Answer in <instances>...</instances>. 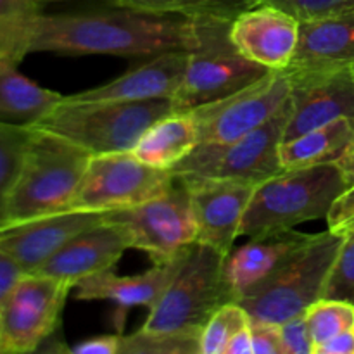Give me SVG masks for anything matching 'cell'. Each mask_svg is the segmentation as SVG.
<instances>
[{
	"instance_id": "7a4b0ae2",
	"label": "cell",
	"mask_w": 354,
	"mask_h": 354,
	"mask_svg": "<svg viewBox=\"0 0 354 354\" xmlns=\"http://www.w3.org/2000/svg\"><path fill=\"white\" fill-rule=\"evenodd\" d=\"M92 156V152L61 135L33 128L21 168L7 196L3 223L71 209Z\"/></svg>"
},
{
	"instance_id": "8d00e7d4",
	"label": "cell",
	"mask_w": 354,
	"mask_h": 354,
	"mask_svg": "<svg viewBox=\"0 0 354 354\" xmlns=\"http://www.w3.org/2000/svg\"><path fill=\"white\" fill-rule=\"evenodd\" d=\"M315 354H354V328H349L325 344L318 346Z\"/></svg>"
},
{
	"instance_id": "836d02e7",
	"label": "cell",
	"mask_w": 354,
	"mask_h": 354,
	"mask_svg": "<svg viewBox=\"0 0 354 354\" xmlns=\"http://www.w3.org/2000/svg\"><path fill=\"white\" fill-rule=\"evenodd\" d=\"M251 334L252 354H282L280 325L251 318Z\"/></svg>"
},
{
	"instance_id": "8992f818",
	"label": "cell",
	"mask_w": 354,
	"mask_h": 354,
	"mask_svg": "<svg viewBox=\"0 0 354 354\" xmlns=\"http://www.w3.org/2000/svg\"><path fill=\"white\" fill-rule=\"evenodd\" d=\"M344 235L325 230L310 241L280 268L261 289L242 299V306L252 320L283 324L322 299L330 266L337 256Z\"/></svg>"
},
{
	"instance_id": "484cf974",
	"label": "cell",
	"mask_w": 354,
	"mask_h": 354,
	"mask_svg": "<svg viewBox=\"0 0 354 354\" xmlns=\"http://www.w3.org/2000/svg\"><path fill=\"white\" fill-rule=\"evenodd\" d=\"M41 16L38 0H0V57L21 62Z\"/></svg>"
},
{
	"instance_id": "74e56055",
	"label": "cell",
	"mask_w": 354,
	"mask_h": 354,
	"mask_svg": "<svg viewBox=\"0 0 354 354\" xmlns=\"http://www.w3.org/2000/svg\"><path fill=\"white\" fill-rule=\"evenodd\" d=\"M225 354H252L251 322L232 337V341L228 342L227 346V353Z\"/></svg>"
},
{
	"instance_id": "1f68e13d",
	"label": "cell",
	"mask_w": 354,
	"mask_h": 354,
	"mask_svg": "<svg viewBox=\"0 0 354 354\" xmlns=\"http://www.w3.org/2000/svg\"><path fill=\"white\" fill-rule=\"evenodd\" d=\"M258 3L277 7L301 23H310V21L354 10V0H258Z\"/></svg>"
},
{
	"instance_id": "ab89813d",
	"label": "cell",
	"mask_w": 354,
	"mask_h": 354,
	"mask_svg": "<svg viewBox=\"0 0 354 354\" xmlns=\"http://www.w3.org/2000/svg\"><path fill=\"white\" fill-rule=\"evenodd\" d=\"M348 232H354V223H351V225H349V227H348V228H346V230H344V232H342V235H344V234H348Z\"/></svg>"
},
{
	"instance_id": "f1b7e54d",
	"label": "cell",
	"mask_w": 354,
	"mask_h": 354,
	"mask_svg": "<svg viewBox=\"0 0 354 354\" xmlns=\"http://www.w3.org/2000/svg\"><path fill=\"white\" fill-rule=\"evenodd\" d=\"M313 354L318 346L325 344L335 335L354 328V304L337 299H318L306 310Z\"/></svg>"
},
{
	"instance_id": "5b68a950",
	"label": "cell",
	"mask_w": 354,
	"mask_h": 354,
	"mask_svg": "<svg viewBox=\"0 0 354 354\" xmlns=\"http://www.w3.org/2000/svg\"><path fill=\"white\" fill-rule=\"evenodd\" d=\"M223 261L220 251L194 242L142 328L149 332L203 330L218 308L234 303L225 286Z\"/></svg>"
},
{
	"instance_id": "60d3db41",
	"label": "cell",
	"mask_w": 354,
	"mask_h": 354,
	"mask_svg": "<svg viewBox=\"0 0 354 354\" xmlns=\"http://www.w3.org/2000/svg\"><path fill=\"white\" fill-rule=\"evenodd\" d=\"M353 73H354V66H353Z\"/></svg>"
},
{
	"instance_id": "44dd1931",
	"label": "cell",
	"mask_w": 354,
	"mask_h": 354,
	"mask_svg": "<svg viewBox=\"0 0 354 354\" xmlns=\"http://www.w3.org/2000/svg\"><path fill=\"white\" fill-rule=\"evenodd\" d=\"M354 10L301 23L299 44L289 68H353Z\"/></svg>"
},
{
	"instance_id": "52a82bcc",
	"label": "cell",
	"mask_w": 354,
	"mask_h": 354,
	"mask_svg": "<svg viewBox=\"0 0 354 354\" xmlns=\"http://www.w3.org/2000/svg\"><path fill=\"white\" fill-rule=\"evenodd\" d=\"M230 24L232 21L199 19V45L189 52L185 76L171 99L173 113H185L230 95L272 71L237 50Z\"/></svg>"
},
{
	"instance_id": "d6a6232c",
	"label": "cell",
	"mask_w": 354,
	"mask_h": 354,
	"mask_svg": "<svg viewBox=\"0 0 354 354\" xmlns=\"http://www.w3.org/2000/svg\"><path fill=\"white\" fill-rule=\"evenodd\" d=\"M280 339L282 354H313V341L304 313L280 324Z\"/></svg>"
},
{
	"instance_id": "4316f807",
	"label": "cell",
	"mask_w": 354,
	"mask_h": 354,
	"mask_svg": "<svg viewBox=\"0 0 354 354\" xmlns=\"http://www.w3.org/2000/svg\"><path fill=\"white\" fill-rule=\"evenodd\" d=\"M120 354H201V330L149 332L121 335Z\"/></svg>"
},
{
	"instance_id": "d4e9b609",
	"label": "cell",
	"mask_w": 354,
	"mask_h": 354,
	"mask_svg": "<svg viewBox=\"0 0 354 354\" xmlns=\"http://www.w3.org/2000/svg\"><path fill=\"white\" fill-rule=\"evenodd\" d=\"M113 6L131 7L156 14H175L189 19L234 21L244 10L259 6L258 0H107Z\"/></svg>"
},
{
	"instance_id": "2e32d148",
	"label": "cell",
	"mask_w": 354,
	"mask_h": 354,
	"mask_svg": "<svg viewBox=\"0 0 354 354\" xmlns=\"http://www.w3.org/2000/svg\"><path fill=\"white\" fill-rule=\"evenodd\" d=\"M313 234L294 228L249 237L248 244L234 248L223 261V279L234 303H241L261 289Z\"/></svg>"
},
{
	"instance_id": "cb8c5ba5",
	"label": "cell",
	"mask_w": 354,
	"mask_h": 354,
	"mask_svg": "<svg viewBox=\"0 0 354 354\" xmlns=\"http://www.w3.org/2000/svg\"><path fill=\"white\" fill-rule=\"evenodd\" d=\"M354 142V120L341 118L296 138L282 142L280 161L283 169L334 165Z\"/></svg>"
},
{
	"instance_id": "ac0fdd59",
	"label": "cell",
	"mask_w": 354,
	"mask_h": 354,
	"mask_svg": "<svg viewBox=\"0 0 354 354\" xmlns=\"http://www.w3.org/2000/svg\"><path fill=\"white\" fill-rule=\"evenodd\" d=\"M130 248L127 230L107 216L106 221L66 242L35 273L66 280L76 287L86 277L114 268Z\"/></svg>"
},
{
	"instance_id": "4fadbf2b",
	"label": "cell",
	"mask_w": 354,
	"mask_h": 354,
	"mask_svg": "<svg viewBox=\"0 0 354 354\" xmlns=\"http://www.w3.org/2000/svg\"><path fill=\"white\" fill-rule=\"evenodd\" d=\"M290 116L283 142L341 118L354 120L353 68H287Z\"/></svg>"
},
{
	"instance_id": "83f0119b",
	"label": "cell",
	"mask_w": 354,
	"mask_h": 354,
	"mask_svg": "<svg viewBox=\"0 0 354 354\" xmlns=\"http://www.w3.org/2000/svg\"><path fill=\"white\" fill-rule=\"evenodd\" d=\"M31 133L33 128L30 124L0 121V225L3 223L7 196L21 168Z\"/></svg>"
},
{
	"instance_id": "5bb4252c",
	"label": "cell",
	"mask_w": 354,
	"mask_h": 354,
	"mask_svg": "<svg viewBox=\"0 0 354 354\" xmlns=\"http://www.w3.org/2000/svg\"><path fill=\"white\" fill-rule=\"evenodd\" d=\"M189 189L196 214L197 242L220 251L223 256L234 249L248 204L256 185L241 180L209 176H178Z\"/></svg>"
},
{
	"instance_id": "d6986e66",
	"label": "cell",
	"mask_w": 354,
	"mask_h": 354,
	"mask_svg": "<svg viewBox=\"0 0 354 354\" xmlns=\"http://www.w3.org/2000/svg\"><path fill=\"white\" fill-rule=\"evenodd\" d=\"M189 50H171L149 57L106 85L68 95L71 102H138L175 97L185 76Z\"/></svg>"
},
{
	"instance_id": "e0dca14e",
	"label": "cell",
	"mask_w": 354,
	"mask_h": 354,
	"mask_svg": "<svg viewBox=\"0 0 354 354\" xmlns=\"http://www.w3.org/2000/svg\"><path fill=\"white\" fill-rule=\"evenodd\" d=\"M301 21L273 6H256L230 24V38L249 61L272 71L287 69L299 44Z\"/></svg>"
},
{
	"instance_id": "8fae6325",
	"label": "cell",
	"mask_w": 354,
	"mask_h": 354,
	"mask_svg": "<svg viewBox=\"0 0 354 354\" xmlns=\"http://www.w3.org/2000/svg\"><path fill=\"white\" fill-rule=\"evenodd\" d=\"M75 286L24 273L0 306V354L35 353L54 334Z\"/></svg>"
},
{
	"instance_id": "3957f363",
	"label": "cell",
	"mask_w": 354,
	"mask_h": 354,
	"mask_svg": "<svg viewBox=\"0 0 354 354\" xmlns=\"http://www.w3.org/2000/svg\"><path fill=\"white\" fill-rule=\"evenodd\" d=\"M344 190V180L335 165L283 169L256 185L239 235L256 237L289 230L306 221L327 220Z\"/></svg>"
},
{
	"instance_id": "603a6c76",
	"label": "cell",
	"mask_w": 354,
	"mask_h": 354,
	"mask_svg": "<svg viewBox=\"0 0 354 354\" xmlns=\"http://www.w3.org/2000/svg\"><path fill=\"white\" fill-rule=\"evenodd\" d=\"M19 62L0 57V121L33 124L50 113L64 95L44 88L21 75Z\"/></svg>"
},
{
	"instance_id": "30bf717a",
	"label": "cell",
	"mask_w": 354,
	"mask_h": 354,
	"mask_svg": "<svg viewBox=\"0 0 354 354\" xmlns=\"http://www.w3.org/2000/svg\"><path fill=\"white\" fill-rule=\"evenodd\" d=\"M109 218L127 230L131 248L147 252L152 263L178 258L199 235L189 189L178 176L165 194L133 207L111 211Z\"/></svg>"
},
{
	"instance_id": "b9f144b4",
	"label": "cell",
	"mask_w": 354,
	"mask_h": 354,
	"mask_svg": "<svg viewBox=\"0 0 354 354\" xmlns=\"http://www.w3.org/2000/svg\"><path fill=\"white\" fill-rule=\"evenodd\" d=\"M38 2H41V0H38Z\"/></svg>"
},
{
	"instance_id": "7402d4cb",
	"label": "cell",
	"mask_w": 354,
	"mask_h": 354,
	"mask_svg": "<svg viewBox=\"0 0 354 354\" xmlns=\"http://www.w3.org/2000/svg\"><path fill=\"white\" fill-rule=\"evenodd\" d=\"M199 145V128L190 111L169 113L152 123L131 149L138 159L159 169H171Z\"/></svg>"
},
{
	"instance_id": "6da1fadb",
	"label": "cell",
	"mask_w": 354,
	"mask_h": 354,
	"mask_svg": "<svg viewBox=\"0 0 354 354\" xmlns=\"http://www.w3.org/2000/svg\"><path fill=\"white\" fill-rule=\"evenodd\" d=\"M197 45L199 19L116 6L93 12L41 14L31 35L30 52L154 57L162 52H190Z\"/></svg>"
},
{
	"instance_id": "f546056e",
	"label": "cell",
	"mask_w": 354,
	"mask_h": 354,
	"mask_svg": "<svg viewBox=\"0 0 354 354\" xmlns=\"http://www.w3.org/2000/svg\"><path fill=\"white\" fill-rule=\"evenodd\" d=\"M251 317L239 303L218 308L201 330V354H225L228 342L239 330L249 325Z\"/></svg>"
},
{
	"instance_id": "9a60e30c",
	"label": "cell",
	"mask_w": 354,
	"mask_h": 354,
	"mask_svg": "<svg viewBox=\"0 0 354 354\" xmlns=\"http://www.w3.org/2000/svg\"><path fill=\"white\" fill-rule=\"evenodd\" d=\"M109 213L64 211L14 223H2L0 252L10 256L24 273H35L66 242L106 221Z\"/></svg>"
},
{
	"instance_id": "d590c367",
	"label": "cell",
	"mask_w": 354,
	"mask_h": 354,
	"mask_svg": "<svg viewBox=\"0 0 354 354\" xmlns=\"http://www.w3.org/2000/svg\"><path fill=\"white\" fill-rule=\"evenodd\" d=\"M23 275L24 270L10 256L0 252V306H2L7 294L10 292V289L16 286V282Z\"/></svg>"
},
{
	"instance_id": "7c38bea8",
	"label": "cell",
	"mask_w": 354,
	"mask_h": 354,
	"mask_svg": "<svg viewBox=\"0 0 354 354\" xmlns=\"http://www.w3.org/2000/svg\"><path fill=\"white\" fill-rule=\"evenodd\" d=\"M289 93V71H268L230 95L190 109L199 128V144H227L244 137L272 120Z\"/></svg>"
},
{
	"instance_id": "4dcf8cb0",
	"label": "cell",
	"mask_w": 354,
	"mask_h": 354,
	"mask_svg": "<svg viewBox=\"0 0 354 354\" xmlns=\"http://www.w3.org/2000/svg\"><path fill=\"white\" fill-rule=\"evenodd\" d=\"M322 297L354 304V232L344 234L341 248L327 275Z\"/></svg>"
},
{
	"instance_id": "9c48e42d",
	"label": "cell",
	"mask_w": 354,
	"mask_h": 354,
	"mask_svg": "<svg viewBox=\"0 0 354 354\" xmlns=\"http://www.w3.org/2000/svg\"><path fill=\"white\" fill-rule=\"evenodd\" d=\"M171 169L147 165L131 151L93 154L69 211H120L165 194L175 183Z\"/></svg>"
},
{
	"instance_id": "e575fe53",
	"label": "cell",
	"mask_w": 354,
	"mask_h": 354,
	"mask_svg": "<svg viewBox=\"0 0 354 354\" xmlns=\"http://www.w3.org/2000/svg\"><path fill=\"white\" fill-rule=\"evenodd\" d=\"M120 351L121 335H99L78 342L69 349V353L75 354H120Z\"/></svg>"
},
{
	"instance_id": "ba28073f",
	"label": "cell",
	"mask_w": 354,
	"mask_h": 354,
	"mask_svg": "<svg viewBox=\"0 0 354 354\" xmlns=\"http://www.w3.org/2000/svg\"><path fill=\"white\" fill-rule=\"evenodd\" d=\"M289 116L290 100L287 99L279 113L265 124L227 144H199L173 166L171 173L175 176H209L259 185L283 171L280 145Z\"/></svg>"
},
{
	"instance_id": "277c9868",
	"label": "cell",
	"mask_w": 354,
	"mask_h": 354,
	"mask_svg": "<svg viewBox=\"0 0 354 354\" xmlns=\"http://www.w3.org/2000/svg\"><path fill=\"white\" fill-rule=\"evenodd\" d=\"M173 113L171 100L138 102H71L64 97L33 128L52 131L92 154L127 152L135 147L145 130Z\"/></svg>"
},
{
	"instance_id": "ffe728a7",
	"label": "cell",
	"mask_w": 354,
	"mask_h": 354,
	"mask_svg": "<svg viewBox=\"0 0 354 354\" xmlns=\"http://www.w3.org/2000/svg\"><path fill=\"white\" fill-rule=\"evenodd\" d=\"M189 249L171 261L154 263L151 270L140 275L120 277L111 268L86 277L76 283V299L113 301L123 313L131 306H144L151 311L176 275Z\"/></svg>"
},
{
	"instance_id": "f35d334b",
	"label": "cell",
	"mask_w": 354,
	"mask_h": 354,
	"mask_svg": "<svg viewBox=\"0 0 354 354\" xmlns=\"http://www.w3.org/2000/svg\"><path fill=\"white\" fill-rule=\"evenodd\" d=\"M334 165L337 166L339 171H341L346 189L354 187V142L349 145L348 151H346L344 154L334 162Z\"/></svg>"
}]
</instances>
